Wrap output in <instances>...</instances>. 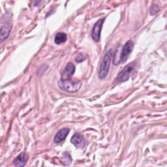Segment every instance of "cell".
I'll return each mask as SVG.
<instances>
[{
	"instance_id": "10",
	"label": "cell",
	"mask_w": 167,
	"mask_h": 167,
	"mask_svg": "<svg viewBox=\"0 0 167 167\" xmlns=\"http://www.w3.org/2000/svg\"><path fill=\"white\" fill-rule=\"evenodd\" d=\"M27 161V156L25 153L20 154L15 160L13 163L16 166H24L26 165Z\"/></svg>"
},
{
	"instance_id": "3",
	"label": "cell",
	"mask_w": 167,
	"mask_h": 167,
	"mask_svg": "<svg viewBox=\"0 0 167 167\" xmlns=\"http://www.w3.org/2000/svg\"><path fill=\"white\" fill-rule=\"evenodd\" d=\"M136 62H133L131 64H128L127 65L125 66L123 69L122 71L118 74L116 80L117 82H123L127 81L130 75L133 72L135 68H136Z\"/></svg>"
},
{
	"instance_id": "1",
	"label": "cell",
	"mask_w": 167,
	"mask_h": 167,
	"mask_svg": "<svg viewBox=\"0 0 167 167\" xmlns=\"http://www.w3.org/2000/svg\"><path fill=\"white\" fill-rule=\"evenodd\" d=\"M58 87L62 91L69 93L77 92L82 86V83L78 80L61 79L58 82Z\"/></svg>"
},
{
	"instance_id": "15",
	"label": "cell",
	"mask_w": 167,
	"mask_h": 167,
	"mask_svg": "<svg viewBox=\"0 0 167 167\" xmlns=\"http://www.w3.org/2000/svg\"><path fill=\"white\" fill-rule=\"evenodd\" d=\"M64 154L65 155V156H64V161H65V163L66 165H69V163H71V159L70 157V155H69V154H67V156H66L67 155H66V153H65V154Z\"/></svg>"
},
{
	"instance_id": "4",
	"label": "cell",
	"mask_w": 167,
	"mask_h": 167,
	"mask_svg": "<svg viewBox=\"0 0 167 167\" xmlns=\"http://www.w3.org/2000/svg\"><path fill=\"white\" fill-rule=\"evenodd\" d=\"M104 19H101L97 21L92 30V38L95 42H99L101 37V32Z\"/></svg>"
},
{
	"instance_id": "14",
	"label": "cell",
	"mask_w": 167,
	"mask_h": 167,
	"mask_svg": "<svg viewBox=\"0 0 167 167\" xmlns=\"http://www.w3.org/2000/svg\"><path fill=\"white\" fill-rule=\"evenodd\" d=\"M87 57V55L85 54H83V53H81V54H79L75 58V60L77 61V62H81V61H83Z\"/></svg>"
},
{
	"instance_id": "5",
	"label": "cell",
	"mask_w": 167,
	"mask_h": 167,
	"mask_svg": "<svg viewBox=\"0 0 167 167\" xmlns=\"http://www.w3.org/2000/svg\"><path fill=\"white\" fill-rule=\"evenodd\" d=\"M133 46L134 44L131 41H127V43L124 45L122 50V61L125 62L127 60L129 55L133 49Z\"/></svg>"
},
{
	"instance_id": "7",
	"label": "cell",
	"mask_w": 167,
	"mask_h": 167,
	"mask_svg": "<svg viewBox=\"0 0 167 167\" xmlns=\"http://www.w3.org/2000/svg\"><path fill=\"white\" fill-rule=\"evenodd\" d=\"M75 72V66L72 63H69L61 73V79H69L74 74Z\"/></svg>"
},
{
	"instance_id": "2",
	"label": "cell",
	"mask_w": 167,
	"mask_h": 167,
	"mask_svg": "<svg viewBox=\"0 0 167 167\" xmlns=\"http://www.w3.org/2000/svg\"><path fill=\"white\" fill-rule=\"evenodd\" d=\"M112 55H113V50L110 49L104 55L99 71V78L101 80L105 78L107 75L108 74L110 69V62L112 58Z\"/></svg>"
},
{
	"instance_id": "9",
	"label": "cell",
	"mask_w": 167,
	"mask_h": 167,
	"mask_svg": "<svg viewBox=\"0 0 167 167\" xmlns=\"http://www.w3.org/2000/svg\"><path fill=\"white\" fill-rule=\"evenodd\" d=\"M69 131L70 130L68 128H64L59 131L54 138V143L58 144L62 141H64L68 135Z\"/></svg>"
},
{
	"instance_id": "16",
	"label": "cell",
	"mask_w": 167,
	"mask_h": 167,
	"mask_svg": "<svg viewBox=\"0 0 167 167\" xmlns=\"http://www.w3.org/2000/svg\"><path fill=\"white\" fill-rule=\"evenodd\" d=\"M43 0H35V2H34V5L35 6H38L39 5V4L43 2Z\"/></svg>"
},
{
	"instance_id": "13",
	"label": "cell",
	"mask_w": 167,
	"mask_h": 167,
	"mask_svg": "<svg viewBox=\"0 0 167 167\" xmlns=\"http://www.w3.org/2000/svg\"><path fill=\"white\" fill-rule=\"evenodd\" d=\"M159 11V8L158 5L154 4L151 6V9H150V14L151 15H155V14H157Z\"/></svg>"
},
{
	"instance_id": "6",
	"label": "cell",
	"mask_w": 167,
	"mask_h": 167,
	"mask_svg": "<svg viewBox=\"0 0 167 167\" xmlns=\"http://www.w3.org/2000/svg\"><path fill=\"white\" fill-rule=\"evenodd\" d=\"M12 29V24L7 23L0 29V44H2L9 36Z\"/></svg>"
},
{
	"instance_id": "8",
	"label": "cell",
	"mask_w": 167,
	"mask_h": 167,
	"mask_svg": "<svg viewBox=\"0 0 167 167\" xmlns=\"http://www.w3.org/2000/svg\"><path fill=\"white\" fill-rule=\"evenodd\" d=\"M71 142L77 148H82L85 145L84 138L79 133H76L72 136Z\"/></svg>"
},
{
	"instance_id": "11",
	"label": "cell",
	"mask_w": 167,
	"mask_h": 167,
	"mask_svg": "<svg viewBox=\"0 0 167 167\" xmlns=\"http://www.w3.org/2000/svg\"><path fill=\"white\" fill-rule=\"evenodd\" d=\"M67 40V34L65 33L60 32L56 34V36H55V39H54V42L55 44L60 45V44H63L65 43Z\"/></svg>"
},
{
	"instance_id": "12",
	"label": "cell",
	"mask_w": 167,
	"mask_h": 167,
	"mask_svg": "<svg viewBox=\"0 0 167 167\" xmlns=\"http://www.w3.org/2000/svg\"><path fill=\"white\" fill-rule=\"evenodd\" d=\"M122 48H121V46H118L116 50L115 51L113 63L116 65H117L122 61Z\"/></svg>"
}]
</instances>
